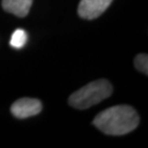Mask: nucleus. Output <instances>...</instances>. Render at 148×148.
<instances>
[{
	"instance_id": "obj_1",
	"label": "nucleus",
	"mask_w": 148,
	"mask_h": 148,
	"mask_svg": "<svg viewBox=\"0 0 148 148\" xmlns=\"http://www.w3.org/2000/svg\"><path fill=\"white\" fill-rule=\"evenodd\" d=\"M140 117L134 108L127 105L114 106L102 111L93 119V125L104 134L122 136L137 128Z\"/></svg>"
},
{
	"instance_id": "obj_2",
	"label": "nucleus",
	"mask_w": 148,
	"mask_h": 148,
	"mask_svg": "<svg viewBox=\"0 0 148 148\" xmlns=\"http://www.w3.org/2000/svg\"><path fill=\"white\" fill-rule=\"evenodd\" d=\"M112 92V87L110 82L105 79L96 80L72 93L69 103L73 108L85 110L108 98Z\"/></svg>"
},
{
	"instance_id": "obj_3",
	"label": "nucleus",
	"mask_w": 148,
	"mask_h": 148,
	"mask_svg": "<svg viewBox=\"0 0 148 148\" xmlns=\"http://www.w3.org/2000/svg\"><path fill=\"white\" fill-rule=\"evenodd\" d=\"M42 105L40 100L35 98H20L11 106V112L17 118H27L40 114Z\"/></svg>"
},
{
	"instance_id": "obj_4",
	"label": "nucleus",
	"mask_w": 148,
	"mask_h": 148,
	"mask_svg": "<svg viewBox=\"0 0 148 148\" xmlns=\"http://www.w3.org/2000/svg\"><path fill=\"white\" fill-rule=\"evenodd\" d=\"M112 0H81L78 6V14L82 18L94 19L104 13Z\"/></svg>"
},
{
	"instance_id": "obj_5",
	"label": "nucleus",
	"mask_w": 148,
	"mask_h": 148,
	"mask_svg": "<svg viewBox=\"0 0 148 148\" xmlns=\"http://www.w3.org/2000/svg\"><path fill=\"white\" fill-rule=\"evenodd\" d=\"M33 0H2V7L8 13L23 17L27 16Z\"/></svg>"
},
{
	"instance_id": "obj_6",
	"label": "nucleus",
	"mask_w": 148,
	"mask_h": 148,
	"mask_svg": "<svg viewBox=\"0 0 148 148\" xmlns=\"http://www.w3.org/2000/svg\"><path fill=\"white\" fill-rule=\"evenodd\" d=\"M27 33L23 29H16L12 35L10 44L14 48L19 49L25 45V43L27 42Z\"/></svg>"
},
{
	"instance_id": "obj_7",
	"label": "nucleus",
	"mask_w": 148,
	"mask_h": 148,
	"mask_svg": "<svg viewBox=\"0 0 148 148\" xmlns=\"http://www.w3.org/2000/svg\"><path fill=\"white\" fill-rule=\"evenodd\" d=\"M135 66L138 70L144 74H148V56L146 54H138L135 58Z\"/></svg>"
}]
</instances>
